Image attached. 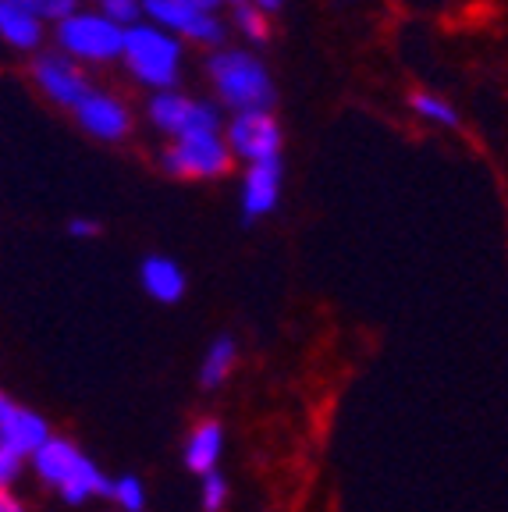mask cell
I'll use <instances>...</instances> for the list:
<instances>
[{
    "label": "cell",
    "instance_id": "1",
    "mask_svg": "<svg viewBox=\"0 0 508 512\" xmlns=\"http://www.w3.org/2000/svg\"><path fill=\"white\" fill-rule=\"evenodd\" d=\"M29 470L43 488L54 491V495L68 505H86V502H93V498H107V488H111V477L100 470V463L89 459L86 452H82V445H75V441L64 438V434H54V438L29 459Z\"/></svg>",
    "mask_w": 508,
    "mask_h": 512
},
{
    "label": "cell",
    "instance_id": "2",
    "mask_svg": "<svg viewBox=\"0 0 508 512\" xmlns=\"http://www.w3.org/2000/svg\"><path fill=\"white\" fill-rule=\"evenodd\" d=\"M210 79L224 104L235 107L239 114L274 107V82L260 57L246 54V50H221L210 57Z\"/></svg>",
    "mask_w": 508,
    "mask_h": 512
},
{
    "label": "cell",
    "instance_id": "3",
    "mask_svg": "<svg viewBox=\"0 0 508 512\" xmlns=\"http://www.w3.org/2000/svg\"><path fill=\"white\" fill-rule=\"evenodd\" d=\"M121 57L128 61L135 79H143L146 86L171 89L178 82V61H182V47L171 32L150 29V25H132L125 29V50Z\"/></svg>",
    "mask_w": 508,
    "mask_h": 512
},
{
    "label": "cell",
    "instance_id": "4",
    "mask_svg": "<svg viewBox=\"0 0 508 512\" xmlns=\"http://www.w3.org/2000/svg\"><path fill=\"white\" fill-rule=\"evenodd\" d=\"M57 43L86 61H111L125 50V29L104 15H72L57 22Z\"/></svg>",
    "mask_w": 508,
    "mask_h": 512
},
{
    "label": "cell",
    "instance_id": "5",
    "mask_svg": "<svg viewBox=\"0 0 508 512\" xmlns=\"http://www.w3.org/2000/svg\"><path fill=\"white\" fill-rule=\"evenodd\" d=\"M150 118L160 132L178 139H192V136H217L221 132V118H217L214 107H203L189 96L178 93H157L150 100Z\"/></svg>",
    "mask_w": 508,
    "mask_h": 512
},
{
    "label": "cell",
    "instance_id": "6",
    "mask_svg": "<svg viewBox=\"0 0 508 512\" xmlns=\"http://www.w3.org/2000/svg\"><path fill=\"white\" fill-rule=\"evenodd\" d=\"M228 146L217 136H192L178 139L171 150L160 153V164H164L167 175L175 178H217L228 171Z\"/></svg>",
    "mask_w": 508,
    "mask_h": 512
},
{
    "label": "cell",
    "instance_id": "7",
    "mask_svg": "<svg viewBox=\"0 0 508 512\" xmlns=\"http://www.w3.org/2000/svg\"><path fill=\"white\" fill-rule=\"evenodd\" d=\"M143 11L167 32H182L196 43H221L224 29L210 11H199L192 0H143Z\"/></svg>",
    "mask_w": 508,
    "mask_h": 512
},
{
    "label": "cell",
    "instance_id": "8",
    "mask_svg": "<svg viewBox=\"0 0 508 512\" xmlns=\"http://www.w3.org/2000/svg\"><path fill=\"white\" fill-rule=\"evenodd\" d=\"M228 139H231V150L239 153V157H246L249 164H263V160L281 157V128L267 111L235 114V121L228 128Z\"/></svg>",
    "mask_w": 508,
    "mask_h": 512
},
{
    "label": "cell",
    "instance_id": "9",
    "mask_svg": "<svg viewBox=\"0 0 508 512\" xmlns=\"http://www.w3.org/2000/svg\"><path fill=\"white\" fill-rule=\"evenodd\" d=\"M224 448H228V431L221 420H196L182 441V463L196 477L221 470Z\"/></svg>",
    "mask_w": 508,
    "mask_h": 512
},
{
    "label": "cell",
    "instance_id": "10",
    "mask_svg": "<svg viewBox=\"0 0 508 512\" xmlns=\"http://www.w3.org/2000/svg\"><path fill=\"white\" fill-rule=\"evenodd\" d=\"M50 438H54V427H50V420L43 413H36V409H29V406H15L8 420L0 424V448H8V452L22 456L25 463H29V459L36 456V452H40Z\"/></svg>",
    "mask_w": 508,
    "mask_h": 512
},
{
    "label": "cell",
    "instance_id": "11",
    "mask_svg": "<svg viewBox=\"0 0 508 512\" xmlns=\"http://www.w3.org/2000/svg\"><path fill=\"white\" fill-rule=\"evenodd\" d=\"M281 200V157L263 160V164H249L246 182H242V217L246 221H260V217L274 214Z\"/></svg>",
    "mask_w": 508,
    "mask_h": 512
},
{
    "label": "cell",
    "instance_id": "12",
    "mask_svg": "<svg viewBox=\"0 0 508 512\" xmlns=\"http://www.w3.org/2000/svg\"><path fill=\"white\" fill-rule=\"evenodd\" d=\"M79 125L86 128L89 136L104 139V143H118V139L128 136V128H132V114L125 111V104H118L114 96L104 93H89L79 107Z\"/></svg>",
    "mask_w": 508,
    "mask_h": 512
},
{
    "label": "cell",
    "instance_id": "13",
    "mask_svg": "<svg viewBox=\"0 0 508 512\" xmlns=\"http://www.w3.org/2000/svg\"><path fill=\"white\" fill-rule=\"evenodd\" d=\"M36 82H40L43 93H47L50 100L68 104V107H79L89 96V86L79 75V68H75L68 57H57V54L36 61Z\"/></svg>",
    "mask_w": 508,
    "mask_h": 512
},
{
    "label": "cell",
    "instance_id": "14",
    "mask_svg": "<svg viewBox=\"0 0 508 512\" xmlns=\"http://www.w3.org/2000/svg\"><path fill=\"white\" fill-rule=\"evenodd\" d=\"M139 285H143V292L153 299V303L175 306V303H182L185 288H189V278H185L178 260L153 253L139 264Z\"/></svg>",
    "mask_w": 508,
    "mask_h": 512
},
{
    "label": "cell",
    "instance_id": "15",
    "mask_svg": "<svg viewBox=\"0 0 508 512\" xmlns=\"http://www.w3.org/2000/svg\"><path fill=\"white\" fill-rule=\"evenodd\" d=\"M235 363H239V345L235 338L221 335L203 349V360H199V370H196V381L203 392H217L228 384V377L235 374Z\"/></svg>",
    "mask_w": 508,
    "mask_h": 512
},
{
    "label": "cell",
    "instance_id": "16",
    "mask_svg": "<svg viewBox=\"0 0 508 512\" xmlns=\"http://www.w3.org/2000/svg\"><path fill=\"white\" fill-rule=\"evenodd\" d=\"M0 36L18 50H36L43 40V25L25 8H18L11 0H0Z\"/></svg>",
    "mask_w": 508,
    "mask_h": 512
},
{
    "label": "cell",
    "instance_id": "17",
    "mask_svg": "<svg viewBox=\"0 0 508 512\" xmlns=\"http://www.w3.org/2000/svg\"><path fill=\"white\" fill-rule=\"evenodd\" d=\"M107 498H111L114 512H146V505H150L146 480L135 477V473H121V477H111Z\"/></svg>",
    "mask_w": 508,
    "mask_h": 512
},
{
    "label": "cell",
    "instance_id": "18",
    "mask_svg": "<svg viewBox=\"0 0 508 512\" xmlns=\"http://www.w3.org/2000/svg\"><path fill=\"white\" fill-rule=\"evenodd\" d=\"M231 498V480L224 470H214L207 477H199V488H196V502L203 512H221Z\"/></svg>",
    "mask_w": 508,
    "mask_h": 512
},
{
    "label": "cell",
    "instance_id": "19",
    "mask_svg": "<svg viewBox=\"0 0 508 512\" xmlns=\"http://www.w3.org/2000/svg\"><path fill=\"white\" fill-rule=\"evenodd\" d=\"M413 111L420 114V118H427V121H437V125H448V128L459 125V111H455L452 104H445V100H441V96H434V93H416L413 96Z\"/></svg>",
    "mask_w": 508,
    "mask_h": 512
},
{
    "label": "cell",
    "instance_id": "20",
    "mask_svg": "<svg viewBox=\"0 0 508 512\" xmlns=\"http://www.w3.org/2000/svg\"><path fill=\"white\" fill-rule=\"evenodd\" d=\"M11 4L25 8L29 15L40 18V22L43 18H50V22H64V18L75 15V0H11Z\"/></svg>",
    "mask_w": 508,
    "mask_h": 512
},
{
    "label": "cell",
    "instance_id": "21",
    "mask_svg": "<svg viewBox=\"0 0 508 512\" xmlns=\"http://www.w3.org/2000/svg\"><path fill=\"white\" fill-rule=\"evenodd\" d=\"M100 15L111 18L121 29H132L139 18H143V0H100Z\"/></svg>",
    "mask_w": 508,
    "mask_h": 512
},
{
    "label": "cell",
    "instance_id": "22",
    "mask_svg": "<svg viewBox=\"0 0 508 512\" xmlns=\"http://www.w3.org/2000/svg\"><path fill=\"white\" fill-rule=\"evenodd\" d=\"M235 22L242 25V32H246L249 40H256V43L267 40V18H263V11L256 8V4H239Z\"/></svg>",
    "mask_w": 508,
    "mask_h": 512
},
{
    "label": "cell",
    "instance_id": "23",
    "mask_svg": "<svg viewBox=\"0 0 508 512\" xmlns=\"http://www.w3.org/2000/svg\"><path fill=\"white\" fill-rule=\"evenodd\" d=\"M25 470H29V463H25L22 456H15V452H8V448H0V491H15L18 480L25 477Z\"/></svg>",
    "mask_w": 508,
    "mask_h": 512
},
{
    "label": "cell",
    "instance_id": "24",
    "mask_svg": "<svg viewBox=\"0 0 508 512\" xmlns=\"http://www.w3.org/2000/svg\"><path fill=\"white\" fill-rule=\"evenodd\" d=\"M68 235H72V239H96V235H100V224L89 221V217H75V221L68 224Z\"/></svg>",
    "mask_w": 508,
    "mask_h": 512
},
{
    "label": "cell",
    "instance_id": "25",
    "mask_svg": "<svg viewBox=\"0 0 508 512\" xmlns=\"http://www.w3.org/2000/svg\"><path fill=\"white\" fill-rule=\"evenodd\" d=\"M0 512H29V505L18 498V491H0Z\"/></svg>",
    "mask_w": 508,
    "mask_h": 512
},
{
    "label": "cell",
    "instance_id": "26",
    "mask_svg": "<svg viewBox=\"0 0 508 512\" xmlns=\"http://www.w3.org/2000/svg\"><path fill=\"white\" fill-rule=\"evenodd\" d=\"M11 409H15V402H11V395L8 392H0V424L11 416Z\"/></svg>",
    "mask_w": 508,
    "mask_h": 512
},
{
    "label": "cell",
    "instance_id": "27",
    "mask_svg": "<svg viewBox=\"0 0 508 512\" xmlns=\"http://www.w3.org/2000/svg\"><path fill=\"white\" fill-rule=\"evenodd\" d=\"M192 4H196L199 11H214L217 4H221V0H192Z\"/></svg>",
    "mask_w": 508,
    "mask_h": 512
},
{
    "label": "cell",
    "instance_id": "28",
    "mask_svg": "<svg viewBox=\"0 0 508 512\" xmlns=\"http://www.w3.org/2000/svg\"><path fill=\"white\" fill-rule=\"evenodd\" d=\"M278 4H281V0H256V8H260V11H274Z\"/></svg>",
    "mask_w": 508,
    "mask_h": 512
},
{
    "label": "cell",
    "instance_id": "29",
    "mask_svg": "<svg viewBox=\"0 0 508 512\" xmlns=\"http://www.w3.org/2000/svg\"><path fill=\"white\" fill-rule=\"evenodd\" d=\"M235 4H246V0H235Z\"/></svg>",
    "mask_w": 508,
    "mask_h": 512
}]
</instances>
